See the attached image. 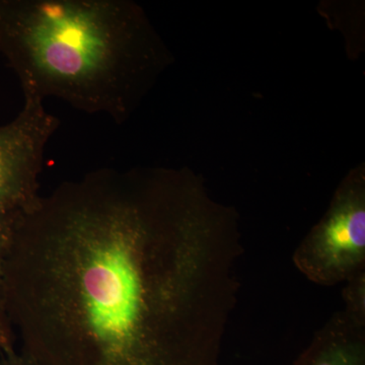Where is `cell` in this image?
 I'll use <instances>...</instances> for the list:
<instances>
[{
	"label": "cell",
	"mask_w": 365,
	"mask_h": 365,
	"mask_svg": "<svg viewBox=\"0 0 365 365\" xmlns=\"http://www.w3.org/2000/svg\"><path fill=\"white\" fill-rule=\"evenodd\" d=\"M242 254L191 178L96 170L16 217L7 318L35 365H218Z\"/></svg>",
	"instance_id": "obj_1"
},
{
	"label": "cell",
	"mask_w": 365,
	"mask_h": 365,
	"mask_svg": "<svg viewBox=\"0 0 365 365\" xmlns=\"http://www.w3.org/2000/svg\"><path fill=\"white\" fill-rule=\"evenodd\" d=\"M0 53L23 91L122 123L153 57L125 0H0Z\"/></svg>",
	"instance_id": "obj_2"
},
{
	"label": "cell",
	"mask_w": 365,
	"mask_h": 365,
	"mask_svg": "<svg viewBox=\"0 0 365 365\" xmlns=\"http://www.w3.org/2000/svg\"><path fill=\"white\" fill-rule=\"evenodd\" d=\"M300 273L323 287H334L365 271V190L350 179L334 198L323 220L295 249Z\"/></svg>",
	"instance_id": "obj_3"
},
{
	"label": "cell",
	"mask_w": 365,
	"mask_h": 365,
	"mask_svg": "<svg viewBox=\"0 0 365 365\" xmlns=\"http://www.w3.org/2000/svg\"><path fill=\"white\" fill-rule=\"evenodd\" d=\"M23 93L21 111L0 125V216L26 212L39 201L45 148L60 124L46 111L42 98Z\"/></svg>",
	"instance_id": "obj_4"
},
{
	"label": "cell",
	"mask_w": 365,
	"mask_h": 365,
	"mask_svg": "<svg viewBox=\"0 0 365 365\" xmlns=\"http://www.w3.org/2000/svg\"><path fill=\"white\" fill-rule=\"evenodd\" d=\"M294 365H365V324L337 312L314 333Z\"/></svg>",
	"instance_id": "obj_5"
},
{
	"label": "cell",
	"mask_w": 365,
	"mask_h": 365,
	"mask_svg": "<svg viewBox=\"0 0 365 365\" xmlns=\"http://www.w3.org/2000/svg\"><path fill=\"white\" fill-rule=\"evenodd\" d=\"M18 215L0 216V351H9L14 349V333L7 318L6 304H4V263L7 250L11 244L14 222Z\"/></svg>",
	"instance_id": "obj_6"
},
{
	"label": "cell",
	"mask_w": 365,
	"mask_h": 365,
	"mask_svg": "<svg viewBox=\"0 0 365 365\" xmlns=\"http://www.w3.org/2000/svg\"><path fill=\"white\" fill-rule=\"evenodd\" d=\"M343 299L346 313L359 323L365 324V271L346 281Z\"/></svg>",
	"instance_id": "obj_7"
},
{
	"label": "cell",
	"mask_w": 365,
	"mask_h": 365,
	"mask_svg": "<svg viewBox=\"0 0 365 365\" xmlns=\"http://www.w3.org/2000/svg\"><path fill=\"white\" fill-rule=\"evenodd\" d=\"M0 365H35L26 355L18 354L14 350L1 352Z\"/></svg>",
	"instance_id": "obj_8"
},
{
	"label": "cell",
	"mask_w": 365,
	"mask_h": 365,
	"mask_svg": "<svg viewBox=\"0 0 365 365\" xmlns=\"http://www.w3.org/2000/svg\"><path fill=\"white\" fill-rule=\"evenodd\" d=\"M218 365H220V364H218Z\"/></svg>",
	"instance_id": "obj_9"
}]
</instances>
